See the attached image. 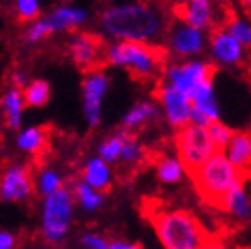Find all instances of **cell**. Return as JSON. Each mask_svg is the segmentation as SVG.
Segmentation results:
<instances>
[{"label": "cell", "instance_id": "38", "mask_svg": "<svg viewBox=\"0 0 251 249\" xmlns=\"http://www.w3.org/2000/svg\"><path fill=\"white\" fill-rule=\"evenodd\" d=\"M246 4H248V5H250V7H251V2H246Z\"/></svg>", "mask_w": 251, "mask_h": 249}, {"label": "cell", "instance_id": "3", "mask_svg": "<svg viewBox=\"0 0 251 249\" xmlns=\"http://www.w3.org/2000/svg\"><path fill=\"white\" fill-rule=\"evenodd\" d=\"M168 57L166 48L150 43H128L114 41L107 45L103 52V61L111 66L123 68L135 78H153L164 70Z\"/></svg>", "mask_w": 251, "mask_h": 249}, {"label": "cell", "instance_id": "10", "mask_svg": "<svg viewBox=\"0 0 251 249\" xmlns=\"http://www.w3.org/2000/svg\"><path fill=\"white\" fill-rule=\"evenodd\" d=\"M111 80L101 70L86 73L82 80V114L89 126H98L101 121V103L109 91Z\"/></svg>", "mask_w": 251, "mask_h": 249}, {"label": "cell", "instance_id": "25", "mask_svg": "<svg viewBox=\"0 0 251 249\" xmlns=\"http://www.w3.org/2000/svg\"><path fill=\"white\" fill-rule=\"evenodd\" d=\"M25 107L39 109L45 107L50 100V82L45 78H30V82L22 89Z\"/></svg>", "mask_w": 251, "mask_h": 249}, {"label": "cell", "instance_id": "22", "mask_svg": "<svg viewBox=\"0 0 251 249\" xmlns=\"http://www.w3.org/2000/svg\"><path fill=\"white\" fill-rule=\"evenodd\" d=\"M223 210H226L228 214H232L235 219L239 221H248L251 217V199L248 196L246 187H244V180L239 182L230 189L226 194L225 201L221 205Z\"/></svg>", "mask_w": 251, "mask_h": 249}, {"label": "cell", "instance_id": "6", "mask_svg": "<svg viewBox=\"0 0 251 249\" xmlns=\"http://www.w3.org/2000/svg\"><path fill=\"white\" fill-rule=\"evenodd\" d=\"M175 148H176V158L184 166L185 174L189 176L194 174L218 151L208 135V130L196 124H185L184 128L176 130Z\"/></svg>", "mask_w": 251, "mask_h": 249}, {"label": "cell", "instance_id": "20", "mask_svg": "<svg viewBox=\"0 0 251 249\" xmlns=\"http://www.w3.org/2000/svg\"><path fill=\"white\" fill-rule=\"evenodd\" d=\"M0 107H2V112H4L5 124L13 130L22 128L24 110H25V101H24V95H22V89L9 87L4 93L2 100H0Z\"/></svg>", "mask_w": 251, "mask_h": 249}, {"label": "cell", "instance_id": "5", "mask_svg": "<svg viewBox=\"0 0 251 249\" xmlns=\"http://www.w3.org/2000/svg\"><path fill=\"white\" fill-rule=\"evenodd\" d=\"M75 212V199L72 191L63 187L50 196L43 198L41 205V235L50 244H59L70 231Z\"/></svg>", "mask_w": 251, "mask_h": 249}, {"label": "cell", "instance_id": "24", "mask_svg": "<svg viewBox=\"0 0 251 249\" xmlns=\"http://www.w3.org/2000/svg\"><path fill=\"white\" fill-rule=\"evenodd\" d=\"M70 191H72V196H73V199H75V203H77L84 212L93 214V212L100 210L101 205H103V192L95 191L93 187L84 183L82 180H78V182L73 183V187Z\"/></svg>", "mask_w": 251, "mask_h": 249}, {"label": "cell", "instance_id": "8", "mask_svg": "<svg viewBox=\"0 0 251 249\" xmlns=\"http://www.w3.org/2000/svg\"><path fill=\"white\" fill-rule=\"evenodd\" d=\"M103 39L98 34L77 30L68 41V55L78 70L89 73L98 70V64L103 62Z\"/></svg>", "mask_w": 251, "mask_h": 249}, {"label": "cell", "instance_id": "36", "mask_svg": "<svg viewBox=\"0 0 251 249\" xmlns=\"http://www.w3.org/2000/svg\"><path fill=\"white\" fill-rule=\"evenodd\" d=\"M107 249H141V246H137L135 242H130V240H125V239H112V240H109Z\"/></svg>", "mask_w": 251, "mask_h": 249}, {"label": "cell", "instance_id": "26", "mask_svg": "<svg viewBox=\"0 0 251 249\" xmlns=\"http://www.w3.org/2000/svg\"><path fill=\"white\" fill-rule=\"evenodd\" d=\"M155 173L162 183H178L185 176V169L176 157L164 155L155 162Z\"/></svg>", "mask_w": 251, "mask_h": 249}, {"label": "cell", "instance_id": "23", "mask_svg": "<svg viewBox=\"0 0 251 249\" xmlns=\"http://www.w3.org/2000/svg\"><path fill=\"white\" fill-rule=\"evenodd\" d=\"M64 187V176L59 169L52 166L41 168L34 176V192H38L41 198H47L55 191Z\"/></svg>", "mask_w": 251, "mask_h": 249}, {"label": "cell", "instance_id": "14", "mask_svg": "<svg viewBox=\"0 0 251 249\" xmlns=\"http://www.w3.org/2000/svg\"><path fill=\"white\" fill-rule=\"evenodd\" d=\"M173 11L176 15V20L187 24L189 27L203 30V32L210 29L216 20L214 4L208 0H189L184 4H176Z\"/></svg>", "mask_w": 251, "mask_h": 249}, {"label": "cell", "instance_id": "11", "mask_svg": "<svg viewBox=\"0 0 251 249\" xmlns=\"http://www.w3.org/2000/svg\"><path fill=\"white\" fill-rule=\"evenodd\" d=\"M207 38L203 30L189 27L187 24L175 20L166 30V52H171L176 57L196 55L205 48Z\"/></svg>", "mask_w": 251, "mask_h": 249}, {"label": "cell", "instance_id": "35", "mask_svg": "<svg viewBox=\"0 0 251 249\" xmlns=\"http://www.w3.org/2000/svg\"><path fill=\"white\" fill-rule=\"evenodd\" d=\"M11 80H13V86H11V87L24 89V87L30 82V78L25 72H22V70H16V72H13V77H11Z\"/></svg>", "mask_w": 251, "mask_h": 249}, {"label": "cell", "instance_id": "7", "mask_svg": "<svg viewBox=\"0 0 251 249\" xmlns=\"http://www.w3.org/2000/svg\"><path fill=\"white\" fill-rule=\"evenodd\" d=\"M216 70L218 68L207 61L175 62V64L164 66L160 82L175 87L176 91H180L191 100L201 84H205L207 80H214Z\"/></svg>", "mask_w": 251, "mask_h": 249}, {"label": "cell", "instance_id": "4", "mask_svg": "<svg viewBox=\"0 0 251 249\" xmlns=\"http://www.w3.org/2000/svg\"><path fill=\"white\" fill-rule=\"evenodd\" d=\"M191 178L203 201L221 208L230 189L246 180V173L239 171L223 151H216Z\"/></svg>", "mask_w": 251, "mask_h": 249}, {"label": "cell", "instance_id": "29", "mask_svg": "<svg viewBox=\"0 0 251 249\" xmlns=\"http://www.w3.org/2000/svg\"><path fill=\"white\" fill-rule=\"evenodd\" d=\"M49 36H52V32H50L49 25H47V22H45L43 16H39V18L34 20V22L25 24L24 32H22V38H24V41L27 45L41 43V41L47 39Z\"/></svg>", "mask_w": 251, "mask_h": 249}, {"label": "cell", "instance_id": "19", "mask_svg": "<svg viewBox=\"0 0 251 249\" xmlns=\"http://www.w3.org/2000/svg\"><path fill=\"white\" fill-rule=\"evenodd\" d=\"M191 103L196 110H200L210 123L219 121L221 118V110H219V101L214 89V80H207L205 84L198 87V91L194 93L191 98Z\"/></svg>", "mask_w": 251, "mask_h": 249}, {"label": "cell", "instance_id": "31", "mask_svg": "<svg viewBox=\"0 0 251 249\" xmlns=\"http://www.w3.org/2000/svg\"><path fill=\"white\" fill-rule=\"evenodd\" d=\"M13 7H15L16 18H20L25 24L34 22L41 16V2L39 0H16Z\"/></svg>", "mask_w": 251, "mask_h": 249}, {"label": "cell", "instance_id": "15", "mask_svg": "<svg viewBox=\"0 0 251 249\" xmlns=\"http://www.w3.org/2000/svg\"><path fill=\"white\" fill-rule=\"evenodd\" d=\"M208 43H210L212 57L218 62H221V64L232 66V64L241 62L242 57H244V48L237 43L223 27L212 30L210 38H208Z\"/></svg>", "mask_w": 251, "mask_h": 249}, {"label": "cell", "instance_id": "32", "mask_svg": "<svg viewBox=\"0 0 251 249\" xmlns=\"http://www.w3.org/2000/svg\"><path fill=\"white\" fill-rule=\"evenodd\" d=\"M207 130H208V135H210L214 146H216V149H218V151H225L226 144L230 143V139H232L233 130L230 128V126H226L225 123H221V121H214V123H210L207 126Z\"/></svg>", "mask_w": 251, "mask_h": 249}, {"label": "cell", "instance_id": "27", "mask_svg": "<svg viewBox=\"0 0 251 249\" xmlns=\"http://www.w3.org/2000/svg\"><path fill=\"white\" fill-rule=\"evenodd\" d=\"M125 137L126 132L121 130V132H116V134L109 135L105 139L98 144V155L103 162H107L109 166L114 162H118L121 157V149H123V144H125Z\"/></svg>", "mask_w": 251, "mask_h": 249}, {"label": "cell", "instance_id": "34", "mask_svg": "<svg viewBox=\"0 0 251 249\" xmlns=\"http://www.w3.org/2000/svg\"><path fill=\"white\" fill-rule=\"evenodd\" d=\"M16 237L9 230H0V249H15Z\"/></svg>", "mask_w": 251, "mask_h": 249}, {"label": "cell", "instance_id": "2", "mask_svg": "<svg viewBox=\"0 0 251 249\" xmlns=\"http://www.w3.org/2000/svg\"><path fill=\"white\" fill-rule=\"evenodd\" d=\"M150 221L164 249H203L210 237L198 217L182 208H155Z\"/></svg>", "mask_w": 251, "mask_h": 249}, {"label": "cell", "instance_id": "13", "mask_svg": "<svg viewBox=\"0 0 251 249\" xmlns=\"http://www.w3.org/2000/svg\"><path fill=\"white\" fill-rule=\"evenodd\" d=\"M43 18L52 34L77 32L80 27H84L89 22V11L80 5L64 4L50 9L47 15H43Z\"/></svg>", "mask_w": 251, "mask_h": 249}, {"label": "cell", "instance_id": "21", "mask_svg": "<svg viewBox=\"0 0 251 249\" xmlns=\"http://www.w3.org/2000/svg\"><path fill=\"white\" fill-rule=\"evenodd\" d=\"M159 114L160 110L157 103H153V101H139V103H135L134 107H130V109L126 110V114L121 120V124H123L125 132L132 134L134 130L145 126L150 121L157 120Z\"/></svg>", "mask_w": 251, "mask_h": 249}, {"label": "cell", "instance_id": "12", "mask_svg": "<svg viewBox=\"0 0 251 249\" xmlns=\"http://www.w3.org/2000/svg\"><path fill=\"white\" fill-rule=\"evenodd\" d=\"M157 100L159 105L162 107L166 120L171 126H175L176 130L184 128L185 124H189V114H191V100L187 96L182 95L180 91H176L175 87L168 86L164 82H160L157 86Z\"/></svg>", "mask_w": 251, "mask_h": 249}, {"label": "cell", "instance_id": "16", "mask_svg": "<svg viewBox=\"0 0 251 249\" xmlns=\"http://www.w3.org/2000/svg\"><path fill=\"white\" fill-rule=\"evenodd\" d=\"M223 153L239 171L248 174L251 169V132H233Z\"/></svg>", "mask_w": 251, "mask_h": 249}, {"label": "cell", "instance_id": "28", "mask_svg": "<svg viewBox=\"0 0 251 249\" xmlns=\"http://www.w3.org/2000/svg\"><path fill=\"white\" fill-rule=\"evenodd\" d=\"M223 29L226 30L242 48L251 47V22L248 18H242L239 15H232L228 18L226 25H223Z\"/></svg>", "mask_w": 251, "mask_h": 249}, {"label": "cell", "instance_id": "18", "mask_svg": "<svg viewBox=\"0 0 251 249\" xmlns=\"http://www.w3.org/2000/svg\"><path fill=\"white\" fill-rule=\"evenodd\" d=\"M82 182L93 187L95 191L103 192L112 183V169L100 157H91L82 169Z\"/></svg>", "mask_w": 251, "mask_h": 249}, {"label": "cell", "instance_id": "37", "mask_svg": "<svg viewBox=\"0 0 251 249\" xmlns=\"http://www.w3.org/2000/svg\"><path fill=\"white\" fill-rule=\"evenodd\" d=\"M203 249H226V246H225V242H223L219 237L210 235L208 240L205 242V246H203Z\"/></svg>", "mask_w": 251, "mask_h": 249}, {"label": "cell", "instance_id": "17", "mask_svg": "<svg viewBox=\"0 0 251 249\" xmlns=\"http://www.w3.org/2000/svg\"><path fill=\"white\" fill-rule=\"evenodd\" d=\"M49 143V130L39 124H32V126H24L18 130L15 144L18 151L25 155H38L47 148Z\"/></svg>", "mask_w": 251, "mask_h": 249}, {"label": "cell", "instance_id": "1", "mask_svg": "<svg viewBox=\"0 0 251 249\" xmlns=\"http://www.w3.org/2000/svg\"><path fill=\"white\" fill-rule=\"evenodd\" d=\"M168 25L162 9L141 2L109 5L98 18V27L103 36L128 43L153 45V41L166 36Z\"/></svg>", "mask_w": 251, "mask_h": 249}, {"label": "cell", "instance_id": "33", "mask_svg": "<svg viewBox=\"0 0 251 249\" xmlns=\"http://www.w3.org/2000/svg\"><path fill=\"white\" fill-rule=\"evenodd\" d=\"M80 244L84 249H107L109 246V240L100 233H95V231H87L80 237Z\"/></svg>", "mask_w": 251, "mask_h": 249}, {"label": "cell", "instance_id": "9", "mask_svg": "<svg viewBox=\"0 0 251 249\" xmlns=\"http://www.w3.org/2000/svg\"><path fill=\"white\" fill-rule=\"evenodd\" d=\"M34 192V178L25 164H7L0 171V201L25 203Z\"/></svg>", "mask_w": 251, "mask_h": 249}, {"label": "cell", "instance_id": "30", "mask_svg": "<svg viewBox=\"0 0 251 249\" xmlns=\"http://www.w3.org/2000/svg\"><path fill=\"white\" fill-rule=\"evenodd\" d=\"M143 155H145V148H143V144L137 141L134 134H128L126 132V137H125V144H123V149H121V157L120 160L125 164H137L143 160Z\"/></svg>", "mask_w": 251, "mask_h": 249}]
</instances>
